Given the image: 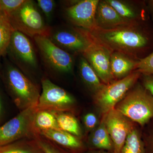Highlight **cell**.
<instances>
[{"label":"cell","instance_id":"1","mask_svg":"<svg viewBox=\"0 0 153 153\" xmlns=\"http://www.w3.org/2000/svg\"><path fill=\"white\" fill-rule=\"evenodd\" d=\"M91 37L111 52H121L138 60L153 51V25L150 19L109 29L96 27Z\"/></svg>","mask_w":153,"mask_h":153},{"label":"cell","instance_id":"2","mask_svg":"<svg viewBox=\"0 0 153 153\" xmlns=\"http://www.w3.org/2000/svg\"><path fill=\"white\" fill-rule=\"evenodd\" d=\"M114 108L131 121L144 126L153 119V96L137 82Z\"/></svg>","mask_w":153,"mask_h":153},{"label":"cell","instance_id":"3","mask_svg":"<svg viewBox=\"0 0 153 153\" xmlns=\"http://www.w3.org/2000/svg\"><path fill=\"white\" fill-rule=\"evenodd\" d=\"M5 79L15 103L21 110L37 106L40 93L38 86L18 68L8 66Z\"/></svg>","mask_w":153,"mask_h":153},{"label":"cell","instance_id":"4","mask_svg":"<svg viewBox=\"0 0 153 153\" xmlns=\"http://www.w3.org/2000/svg\"><path fill=\"white\" fill-rule=\"evenodd\" d=\"M14 30L33 37H49L50 29L45 24L42 16L33 1H27L17 10L8 16Z\"/></svg>","mask_w":153,"mask_h":153},{"label":"cell","instance_id":"5","mask_svg":"<svg viewBox=\"0 0 153 153\" xmlns=\"http://www.w3.org/2000/svg\"><path fill=\"white\" fill-rule=\"evenodd\" d=\"M37 106L22 110L20 113L0 127V146L23 139H35L39 135L34 127Z\"/></svg>","mask_w":153,"mask_h":153},{"label":"cell","instance_id":"6","mask_svg":"<svg viewBox=\"0 0 153 153\" xmlns=\"http://www.w3.org/2000/svg\"><path fill=\"white\" fill-rule=\"evenodd\" d=\"M141 75L134 71L124 78L104 85L94 96L96 104L101 112L105 114L114 108L138 82Z\"/></svg>","mask_w":153,"mask_h":153},{"label":"cell","instance_id":"7","mask_svg":"<svg viewBox=\"0 0 153 153\" xmlns=\"http://www.w3.org/2000/svg\"><path fill=\"white\" fill-rule=\"evenodd\" d=\"M42 91L37 108L52 111L66 112L75 104L73 96L47 78L41 81Z\"/></svg>","mask_w":153,"mask_h":153},{"label":"cell","instance_id":"8","mask_svg":"<svg viewBox=\"0 0 153 153\" xmlns=\"http://www.w3.org/2000/svg\"><path fill=\"white\" fill-rule=\"evenodd\" d=\"M33 38L48 66L60 72H69L72 70L73 59L69 53L54 44L47 36H38Z\"/></svg>","mask_w":153,"mask_h":153},{"label":"cell","instance_id":"9","mask_svg":"<svg viewBox=\"0 0 153 153\" xmlns=\"http://www.w3.org/2000/svg\"><path fill=\"white\" fill-rule=\"evenodd\" d=\"M91 37V44L82 53V56L93 68L101 82L105 85L109 84L114 79L111 66L112 52Z\"/></svg>","mask_w":153,"mask_h":153},{"label":"cell","instance_id":"10","mask_svg":"<svg viewBox=\"0 0 153 153\" xmlns=\"http://www.w3.org/2000/svg\"><path fill=\"white\" fill-rule=\"evenodd\" d=\"M104 116L107 130L113 145V153H120L129 134L134 126L129 119L115 108Z\"/></svg>","mask_w":153,"mask_h":153},{"label":"cell","instance_id":"11","mask_svg":"<svg viewBox=\"0 0 153 153\" xmlns=\"http://www.w3.org/2000/svg\"><path fill=\"white\" fill-rule=\"evenodd\" d=\"M99 1H78L66 8V16L72 24L79 28L91 32L97 27L95 13Z\"/></svg>","mask_w":153,"mask_h":153},{"label":"cell","instance_id":"12","mask_svg":"<svg viewBox=\"0 0 153 153\" xmlns=\"http://www.w3.org/2000/svg\"><path fill=\"white\" fill-rule=\"evenodd\" d=\"M49 38L60 48L81 54L89 47L92 41L89 32L79 28L73 31L60 30L50 34Z\"/></svg>","mask_w":153,"mask_h":153},{"label":"cell","instance_id":"13","mask_svg":"<svg viewBox=\"0 0 153 153\" xmlns=\"http://www.w3.org/2000/svg\"><path fill=\"white\" fill-rule=\"evenodd\" d=\"M13 57L27 66L35 68L37 60L33 45L27 36L15 30L8 49Z\"/></svg>","mask_w":153,"mask_h":153},{"label":"cell","instance_id":"14","mask_svg":"<svg viewBox=\"0 0 153 153\" xmlns=\"http://www.w3.org/2000/svg\"><path fill=\"white\" fill-rule=\"evenodd\" d=\"M119 15L129 22L134 23L150 19L146 1L128 2L120 0H105Z\"/></svg>","mask_w":153,"mask_h":153},{"label":"cell","instance_id":"15","mask_svg":"<svg viewBox=\"0 0 153 153\" xmlns=\"http://www.w3.org/2000/svg\"><path fill=\"white\" fill-rule=\"evenodd\" d=\"M95 19L97 27L103 29H111L133 23L121 17L105 0L99 1L96 11Z\"/></svg>","mask_w":153,"mask_h":153},{"label":"cell","instance_id":"16","mask_svg":"<svg viewBox=\"0 0 153 153\" xmlns=\"http://www.w3.org/2000/svg\"><path fill=\"white\" fill-rule=\"evenodd\" d=\"M139 60L121 52H112L111 66L114 79H121L128 76L136 70Z\"/></svg>","mask_w":153,"mask_h":153},{"label":"cell","instance_id":"17","mask_svg":"<svg viewBox=\"0 0 153 153\" xmlns=\"http://www.w3.org/2000/svg\"><path fill=\"white\" fill-rule=\"evenodd\" d=\"M39 134L50 141L71 151L81 149L82 143L78 137L61 130H49L41 131Z\"/></svg>","mask_w":153,"mask_h":153},{"label":"cell","instance_id":"18","mask_svg":"<svg viewBox=\"0 0 153 153\" xmlns=\"http://www.w3.org/2000/svg\"><path fill=\"white\" fill-rule=\"evenodd\" d=\"M78 66L79 75L82 81L93 92L96 93L103 87L105 84L101 82L93 68L83 57L80 58Z\"/></svg>","mask_w":153,"mask_h":153},{"label":"cell","instance_id":"19","mask_svg":"<svg viewBox=\"0 0 153 153\" xmlns=\"http://www.w3.org/2000/svg\"><path fill=\"white\" fill-rule=\"evenodd\" d=\"M89 142L96 149L107 152L113 151V145L105 123L104 116L92 134Z\"/></svg>","mask_w":153,"mask_h":153},{"label":"cell","instance_id":"20","mask_svg":"<svg viewBox=\"0 0 153 153\" xmlns=\"http://www.w3.org/2000/svg\"><path fill=\"white\" fill-rule=\"evenodd\" d=\"M0 153H44L35 139L20 140L0 146Z\"/></svg>","mask_w":153,"mask_h":153},{"label":"cell","instance_id":"21","mask_svg":"<svg viewBox=\"0 0 153 153\" xmlns=\"http://www.w3.org/2000/svg\"><path fill=\"white\" fill-rule=\"evenodd\" d=\"M34 127L38 134L49 130H60L53 111L46 110H37L34 121Z\"/></svg>","mask_w":153,"mask_h":153},{"label":"cell","instance_id":"22","mask_svg":"<svg viewBox=\"0 0 153 153\" xmlns=\"http://www.w3.org/2000/svg\"><path fill=\"white\" fill-rule=\"evenodd\" d=\"M53 112L56 117L60 130L69 133L77 137L81 136L80 126L78 121L74 116L63 111Z\"/></svg>","mask_w":153,"mask_h":153},{"label":"cell","instance_id":"23","mask_svg":"<svg viewBox=\"0 0 153 153\" xmlns=\"http://www.w3.org/2000/svg\"><path fill=\"white\" fill-rule=\"evenodd\" d=\"M14 31L8 16L0 11V58L7 52Z\"/></svg>","mask_w":153,"mask_h":153},{"label":"cell","instance_id":"24","mask_svg":"<svg viewBox=\"0 0 153 153\" xmlns=\"http://www.w3.org/2000/svg\"><path fill=\"white\" fill-rule=\"evenodd\" d=\"M120 153H146L141 134L137 128L134 127L129 134Z\"/></svg>","mask_w":153,"mask_h":153},{"label":"cell","instance_id":"25","mask_svg":"<svg viewBox=\"0 0 153 153\" xmlns=\"http://www.w3.org/2000/svg\"><path fill=\"white\" fill-rule=\"evenodd\" d=\"M26 0H0V11L9 16L17 10Z\"/></svg>","mask_w":153,"mask_h":153},{"label":"cell","instance_id":"26","mask_svg":"<svg viewBox=\"0 0 153 153\" xmlns=\"http://www.w3.org/2000/svg\"><path fill=\"white\" fill-rule=\"evenodd\" d=\"M135 71L142 74L153 75V51L147 57L140 60Z\"/></svg>","mask_w":153,"mask_h":153},{"label":"cell","instance_id":"27","mask_svg":"<svg viewBox=\"0 0 153 153\" xmlns=\"http://www.w3.org/2000/svg\"><path fill=\"white\" fill-rule=\"evenodd\" d=\"M35 139L44 153H66L49 140L44 139L41 135H38Z\"/></svg>","mask_w":153,"mask_h":153},{"label":"cell","instance_id":"28","mask_svg":"<svg viewBox=\"0 0 153 153\" xmlns=\"http://www.w3.org/2000/svg\"><path fill=\"white\" fill-rule=\"evenodd\" d=\"M37 2L38 7L47 19H50L55 8V1L52 0H38Z\"/></svg>","mask_w":153,"mask_h":153},{"label":"cell","instance_id":"29","mask_svg":"<svg viewBox=\"0 0 153 153\" xmlns=\"http://www.w3.org/2000/svg\"><path fill=\"white\" fill-rule=\"evenodd\" d=\"M83 121L88 130H91L95 127L97 123L96 116L92 113H88L83 118Z\"/></svg>","mask_w":153,"mask_h":153},{"label":"cell","instance_id":"30","mask_svg":"<svg viewBox=\"0 0 153 153\" xmlns=\"http://www.w3.org/2000/svg\"><path fill=\"white\" fill-rule=\"evenodd\" d=\"M140 78L142 85L153 96V75L142 74Z\"/></svg>","mask_w":153,"mask_h":153},{"label":"cell","instance_id":"31","mask_svg":"<svg viewBox=\"0 0 153 153\" xmlns=\"http://www.w3.org/2000/svg\"><path fill=\"white\" fill-rule=\"evenodd\" d=\"M146 3L150 19L153 23V0L146 1Z\"/></svg>","mask_w":153,"mask_h":153},{"label":"cell","instance_id":"32","mask_svg":"<svg viewBox=\"0 0 153 153\" xmlns=\"http://www.w3.org/2000/svg\"><path fill=\"white\" fill-rule=\"evenodd\" d=\"M148 138V145L149 153H153V128Z\"/></svg>","mask_w":153,"mask_h":153},{"label":"cell","instance_id":"33","mask_svg":"<svg viewBox=\"0 0 153 153\" xmlns=\"http://www.w3.org/2000/svg\"><path fill=\"white\" fill-rule=\"evenodd\" d=\"M85 153H114L113 152L111 153L109 152H106L104 151H93V152H88Z\"/></svg>","mask_w":153,"mask_h":153},{"label":"cell","instance_id":"34","mask_svg":"<svg viewBox=\"0 0 153 153\" xmlns=\"http://www.w3.org/2000/svg\"><path fill=\"white\" fill-rule=\"evenodd\" d=\"M1 102H0V113H1Z\"/></svg>","mask_w":153,"mask_h":153}]
</instances>
